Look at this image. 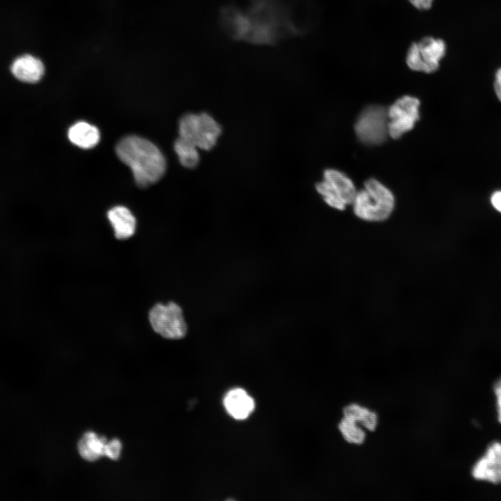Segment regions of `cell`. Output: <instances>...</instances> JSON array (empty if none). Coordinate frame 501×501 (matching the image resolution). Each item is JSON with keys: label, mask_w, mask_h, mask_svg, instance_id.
<instances>
[{"label": "cell", "mask_w": 501, "mask_h": 501, "mask_svg": "<svg viewBox=\"0 0 501 501\" xmlns=\"http://www.w3.org/2000/svg\"><path fill=\"white\" fill-rule=\"evenodd\" d=\"M387 109L373 105L366 107L358 116L355 131L358 138L369 145L382 143L388 134Z\"/></svg>", "instance_id": "cell-6"}, {"label": "cell", "mask_w": 501, "mask_h": 501, "mask_svg": "<svg viewBox=\"0 0 501 501\" xmlns=\"http://www.w3.org/2000/svg\"><path fill=\"white\" fill-rule=\"evenodd\" d=\"M494 90L498 98L501 102V68L498 69L495 74Z\"/></svg>", "instance_id": "cell-21"}, {"label": "cell", "mask_w": 501, "mask_h": 501, "mask_svg": "<svg viewBox=\"0 0 501 501\" xmlns=\"http://www.w3.org/2000/svg\"><path fill=\"white\" fill-rule=\"evenodd\" d=\"M10 72L21 82L35 84L42 78L45 65L40 59L27 54L17 57L13 61Z\"/></svg>", "instance_id": "cell-9"}, {"label": "cell", "mask_w": 501, "mask_h": 501, "mask_svg": "<svg viewBox=\"0 0 501 501\" xmlns=\"http://www.w3.org/2000/svg\"><path fill=\"white\" fill-rule=\"evenodd\" d=\"M106 442V437L100 436L95 431H88L82 435L78 442L79 454L87 461H95L104 456Z\"/></svg>", "instance_id": "cell-13"}, {"label": "cell", "mask_w": 501, "mask_h": 501, "mask_svg": "<svg viewBox=\"0 0 501 501\" xmlns=\"http://www.w3.org/2000/svg\"><path fill=\"white\" fill-rule=\"evenodd\" d=\"M223 404L227 412L236 420L247 418L255 408L253 399L241 388H234L225 396Z\"/></svg>", "instance_id": "cell-10"}, {"label": "cell", "mask_w": 501, "mask_h": 501, "mask_svg": "<svg viewBox=\"0 0 501 501\" xmlns=\"http://www.w3.org/2000/svg\"><path fill=\"white\" fill-rule=\"evenodd\" d=\"M352 205L353 212L359 218L368 222H381L392 213L395 198L386 186L372 178L367 180L364 188L356 192Z\"/></svg>", "instance_id": "cell-2"}, {"label": "cell", "mask_w": 501, "mask_h": 501, "mask_svg": "<svg viewBox=\"0 0 501 501\" xmlns=\"http://www.w3.org/2000/svg\"><path fill=\"white\" fill-rule=\"evenodd\" d=\"M107 217L114 230L115 237L125 239L132 237L136 230V218L124 206H116L107 212Z\"/></svg>", "instance_id": "cell-12"}, {"label": "cell", "mask_w": 501, "mask_h": 501, "mask_svg": "<svg viewBox=\"0 0 501 501\" xmlns=\"http://www.w3.org/2000/svg\"><path fill=\"white\" fill-rule=\"evenodd\" d=\"M415 8L421 10H427L432 6L434 0H408Z\"/></svg>", "instance_id": "cell-20"}, {"label": "cell", "mask_w": 501, "mask_h": 501, "mask_svg": "<svg viewBox=\"0 0 501 501\" xmlns=\"http://www.w3.org/2000/svg\"><path fill=\"white\" fill-rule=\"evenodd\" d=\"M417 44L426 73L434 72L438 69L440 61L445 54V43L441 39L426 37Z\"/></svg>", "instance_id": "cell-11"}, {"label": "cell", "mask_w": 501, "mask_h": 501, "mask_svg": "<svg viewBox=\"0 0 501 501\" xmlns=\"http://www.w3.org/2000/svg\"><path fill=\"white\" fill-rule=\"evenodd\" d=\"M338 429L344 440L350 444L360 445L366 440V433L363 428L349 419L343 417L338 423Z\"/></svg>", "instance_id": "cell-17"}, {"label": "cell", "mask_w": 501, "mask_h": 501, "mask_svg": "<svg viewBox=\"0 0 501 501\" xmlns=\"http://www.w3.org/2000/svg\"><path fill=\"white\" fill-rule=\"evenodd\" d=\"M344 418L356 422L369 431L376 429L379 424L378 414L356 403H351L342 409Z\"/></svg>", "instance_id": "cell-15"}, {"label": "cell", "mask_w": 501, "mask_h": 501, "mask_svg": "<svg viewBox=\"0 0 501 501\" xmlns=\"http://www.w3.org/2000/svg\"><path fill=\"white\" fill-rule=\"evenodd\" d=\"M174 150L184 167L193 168L198 164V148L192 143L179 136L174 143Z\"/></svg>", "instance_id": "cell-16"}, {"label": "cell", "mask_w": 501, "mask_h": 501, "mask_svg": "<svg viewBox=\"0 0 501 501\" xmlns=\"http://www.w3.org/2000/svg\"><path fill=\"white\" fill-rule=\"evenodd\" d=\"M117 156L132 171L136 183L145 187L157 182L166 170V160L152 142L136 136H127L116 145Z\"/></svg>", "instance_id": "cell-1"}, {"label": "cell", "mask_w": 501, "mask_h": 501, "mask_svg": "<svg viewBox=\"0 0 501 501\" xmlns=\"http://www.w3.org/2000/svg\"><path fill=\"white\" fill-rule=\"evenodd\" d=\"M67 136L72 143L84 149L95 147L100 138L98 129L84 121L72 125L68 129Z\"/></svg>", "instance_id": "cell-14"}, {"label": "cell", "mask_w": 501, "mask_h": 501, "mask_svg": "<svg viewBox=\"0 0 501 501\" xmlns=\"http://www.w3.org/2000/svg\"><path fill=\"white\" fill-rule=\"evenodd\" d=\"M149 320L153 330L165 338L180 340L187 333L183 310L175 302L156 304L149 312Z\"/></svg>", "instance_id": "cell-5"}, {"label": "cell", "mask_w": 501, "mask_h": 501, "mask_svg": "<svg viewBox=\"0 0 501 501\" xmlns=\"http://www.w3.org/2000/svg\"><path fill=\"white\" fill-rule=\"evenodd\" d=\"M493 390L495 396L497 419L501 424V376L493 383Z\"/></svg>", "instance_id": "cell-19"}, {"label": "cell", "mask_w": 501, "mask_h": 501, "mask_svg": "<svg viewBox=\"0 0 501 501\" xmlns=\"http://www.w3.org/2000/svg\"><path fill=\"white\" fill-rule=\"evenodd\" d=\"M420 101L418 98L405 95L396 100L387 110L388 134L398 138L412 129L420 118Z\"/></svg>", "instance_id": "cell-7"}, {"label": "cell", "mask_w": 501, "mask_h": 501, "mask_svg": "<svg viewBox=\"0 0 501 501\" xmlns=\"http://www.w3.org/2000/svg\"><path fill=\"white\" fill-rule=\"evenodd\" d=\"M179 136L192 143L198 149L210 150L216 144L222 129L208 113H186L179 121Z\"/></svg>", "instance_id": "cell-3"}, {"label": "cell", "mask_w": 501, "mask_h": 501, "mask_svg": "<svg viewBox=\"0 0 501 501\" xmlns=\"http://www.w3.org/2000/svg\"><path fill=\"white\" fill-rule=\"evenodd\" d=\"M491 201L493 207L501 212V191L495 192L491 196Z\"/></svg>", "instance_id": "cell-22"}, {"label": "cell", "mask_w": 501, "mask_h": 501, "mask_svg": "<svg viewBox=\"0 0 501 501\" xmlns=\"http://www.w3.org/2000/svg\"><path fill=\"white\" fill-rule=\"evenodd\" d=\"M122 450V443L121 440L117 438H114L109 441L107 440L105 450L104 456L109 459L117 461L120 459Z\"/></svg>", "instance_id": "cell-18"}, {"label": "cell", "mask_w": 501, "mask_h": 501, "mask_svg": "<svg viewBox=\"0 0 501 501\" xmlns=\"http://www.w3.org/2000/svg\"><path fill=\"white\" fill-rule=\"evenodd\" d=\"M316 189L328 205L338 210L352 204L357 192L351 179L335 169L324 171V180L317 184Z\"/></svg>", "instance_id": "cell-4"}, {"label": "cell", "mask_w": 501, "mask_h": 501, "mask_svg": "<svg viewBox=\"0 0 501 501\" xmlns=\"http://www.w3.org/2000/svg\"><path fill=\"white\" fill-rule=\"evenodd\" d=\"M471 475L476 480L501 484V442L494 440L487 446L473 464Z\"/></svg>", "instance_id": "cell-8"}]
</instances>
